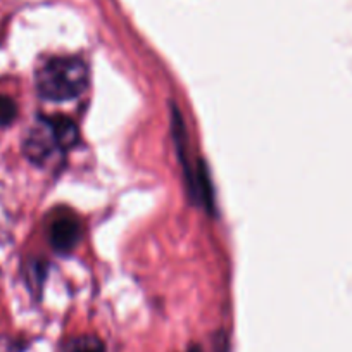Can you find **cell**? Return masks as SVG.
<instances>
[{
    "mask_svg": "<svg viewBox=\"0 0 352 352\" xmlns=\"http://www.w3.org/2000/svg\"><path fill=\"white\" fill-rule=\"evenodd\" d=\"M18 118V106L9 96L0 94V126H9Z\"/></svg>",
    "mask_w": 352,
    "mask_h": 352,
    "instance_id": "cell-5",
    "label": "cell"
},
{
    "mask_svg": "<svg viewBox=\"0 0 352 352\" xmlns=\"http://www.w3.org/2000/svg\"><path fill=\"white\" fill-rule=\"evenodd\" d=\"M49 239L54 249L59 252H69L81 239V225L78 218H74L69 212L56 216L50 223Z\"/></svg>",
    "mask_w": 352,
    "mask_h": 352,
    "instance_id": "cell-3",
    "label": "cell"
},
{
    "mask_svg": "<svg viewBox=\"0 0 352 352\" xmlns=\"http://www.w3.org/2000/svg\"><path fill=\"white\" fill-rule=\"evenodd\" d=\"M36 92L52 102L76 99L88 85L87 64L78 57H52L36 69Z\"/></svg>",
    "mask_w": 352,
    "mask_h": 352,
    "instance_id": "cell-1",
    "label": "cell"
},
{
    "mask_svg": "<svg viewBox=\"0 0 352 352\" xmlns=\"http://www.w3.org/2000/svg\"><path fill=\"white\" fill-rule=\"evenodd\" d=\"M76 142L78 130L71 120L64 116L38 118L26 133L23 151L33 164L43 166Z\"/></svg>",
    "mask_w": 352,
    "mask_h": 352,
    "instance_id": "cell-2",
    "label": "cell"
},
{
    "mask_svg": "<svg viewBox=\"0 0 352 352\" xmlns=\"http://www.w3.org/2000/svg\"><path fill=\"white\" fill-rule=\"evenodd\" d=\"M187 352H201V349H199V347H192V349H188Z\"/></svg>",
    "mask_w": 352,
    "mask_h": 352,
    "instance_id": "cell-6",
    "label": "cell"
},
{
    "mask_svg": "<svg viewBox=\"0 0 352 352\" xmlns=\"http://www.w3.org/2000/svg\"><path fill=\"white\" fill-rule=\"evenodd\" d=\"M66 352H106L104 344L94 335H83V337L73 338L66 345Z\"/></svg>",
    "mask_w": 352,
    "mask_h": 352,
    "instance_id": "cell-4",
    "label": "cell"
}]
</instances>
